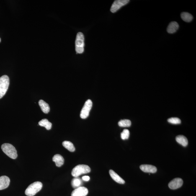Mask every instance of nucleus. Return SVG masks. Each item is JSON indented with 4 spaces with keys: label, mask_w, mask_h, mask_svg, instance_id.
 <instances>
[{
    "label": "nucleus",
    "mask_w": 196,
    "mask_h": 196,
    "mask_svg": "<svg viewBox=\"0 0 196 196\" xmlns=\"http://www.w3.org/2000/svg\"><path fill=\"white\" fill-rule=\"evenodd\" d=\"M82 179L83 180L86 181H88L89 180L90 177L89 176H83Z\"/></svg>",
    "instance_id": "nucleus-24"
},
{
    "label": "nucleus",
    "mask_w": 196,
    "mask_h": 196,
    "mask_svg": "<svg viewBox=\"0 0 196 196\" xmlns=\"http://www.w3.org/2000/svg\"><path fill=\"white\" fill-rule=\"evenodd\" d=\"M181 18L186 22H189L192 20L193 16L188 12H184L181 13Z\"/></svg>",
    "instance_id": "nucleus-18"
},
{
    "label": "nucleus",
    "mask_w": 196,
    "mask_h": 196,
    "mask_svg": "<svg viewBox=\"0 0 196 196\" xmlns=\"http://www.w3.org/2000/svg\"><path fill=\"white\" fill-rule=\"evenodd\" d=\"M141 170L145 173H154L157 171L156 167L149 165H143L140 166Z\"/></svg>",
    "instance_id": "nucleus-11"
},
{
    "label": "nucleus",
    "mask_w": 196,
    "mask_h": 196,
    "mask_svg": "<svg viewBox=\"0 0 196 196\" xmlns=\"http://www.w3.org/2000/svg\"><path fill=\"white\" fill-rule=\"evenodd\" d=\"M84 37L82 33H78L75 41V49L77 53H82L84 51Z\"/></svg>",
    "instance_id": "nucleus-4"
},
{
    "label": "nucleus",
    "mask_w": 196,
    "mask_h": 196,
    "mask_svg": "<svg viewBox=\"0 0 196 196\" xmlns=\"http://www.w3.org/2000/svg\"><path fill=\"white\" fill-rule=\"evenodd\" d=\"M10 180L9 177L6 176L0 177V190L6 189L9 187Z\"/></svg>",
    "instance_id": "nucleus-10"
},
{
    "label": "nucleus",
    "mask_w": 196,
    "mask_h": 196,
    "mask_svg": "<svg viewBox=\"0 0 196 196\" xmlns=\"http://www.w3.org/2000/svg\"><path fill=\"white\" fill-rule=\"evenodd\" d=\"M118 125L122 127H129L131 125V122L127 119L121 120L118 122Z\"/></svg>",
    "instance_id": "nucleus-21"
},
{
    "label": "nucleus",
    "mask_w": 196,
    "mask_h": 196,
    "mask_svg": "<svg viewBox=\"0 0 196 196\" xmlns=\"http://www.w3.org/2000/svg\"><path fill=\"white\" fill-rule=\"evenodd\" d=\"M1 149L6 154L12 159H15L17 157V151L12 145L10 143L3 144L1 145Z\"/></svg>",
    "instance_id": "nucleus-1"
},
{
    "label": "nucleus",
    "mask_w": 196,
    "mask_h": 196,
    "mask_svg": "<svg viewBox=\"0 0 196 196\" xmlns=\"http://www.w3.org/2000/svg\"><path fill=\"white\" fill-rule=\"evenodd\" d=\"M183 184V180L180 178L173 179L169 183V187L171 189H175L179 188Z\"/></svg>",
    "instance_id": "nucleus-9"
},
{
    "label": "nucleus",
    "mask_w": 196,
    "mask_h": 196,
    "mask_svg": "<svg viewBox=\"0 0 196 196\" xmlns=\"http://www.w3.org/2000/svg\"><path fill=\"white\" fill-rule=\"evenodd\" d=\"M130 132L128 130L125 129L121 133V138L122 140H125L128 139L129 137Z\"/></svg>",
    "instance_id": "nucleus-22"
},
{
    "label": "nucleus",
    "mask_w": 196,
    "mask_h": 196,
    "mask_svg": "<svg viewBox=\"0 0 196 196\" xmlns=\"http://www.w3.org/2000/svg\"><path fill=\"white\" fill-rule=\"evenodd\" d=\"M1 38H0V42H1Z\"/></svg>",
    "instance_id": "nucleus-25"
},
{
    "label": "nucleus",
    "mask_w": 196,
    "mask_h": 196,
    "mask_svg": "<svg viewBox=\"0 0 196 196\" xmlns=\"http://www.w3.org/2000/svg\"><path fill=\"white\" fill-rule=\"evenodd\" d=\"M176 140L178 143L184 147L187 146L188 144V141L187 138L184 135H178L176 137Z\"/></svg>",
    "instance_id": "nucleus-16"
},
{
    "label": "nucleus",
    "mask_w": 196,
    "mask_h": 196,
    "mask_svg": "<svg viewBox=\"0 0 196 196\" xmlns=\"http://www.w3.org/2000/svg\"><path fill=\"white\" fill-rule=\"evenodd\" d=\"M179 28L178 24L176 22H171L169 24L167 28V32L169 34H173L175 33Z\"/></svg>",
    "instance_id": "nucleus-14"
},
{
    "label": "nucleus",
    "mask_w": 196,
    "mask_h": 196,
    "mask_svg": "<svg viewBox=\"0 0 196 196\" xmlns=\"http://www.w3.org/2000/svg\"><path fill=\"white\" fill-rule=\"evenodd\" d=\"M88 193V189L84 187H78L72 192L71 196H86Z\"/></svg>",
    "instance_id": "nucleus-8"
},
{
    "label": "nucleus",
    "mask_w": 196,
    "mask_h": 196,
    "mask_svg": "<svg viewBox=\"0 0 196 196\" xmlns=\"http://www.w3.org/2000/svg\"><path fill=\"white\" fill-rule=\"evenodd\" d=\"M39 105L41 109L42 110L45 114L48 113L50 111V107L48 104L45 101L40 99L39 101Z\"/></svg>",
    "instance_id": "nucleus-15"
},
{
    "label": "nucleus",
    "mask_w": 196,
    "mask_h": 196,
    "mask_svg": "<svg viewBox=\"0 0 196 196\" xmlns=\"http://www.w3.org/2000/svg\"><path fill=\"white\" fill-rule=\"evenodd\" d=\"M91 171V168L87 165H79L73 168L72 171V175L77 177L82 174L89 173Z\"/></svg>",
    "instance_id": "nucleus-2"
},
{
    "label": "nucleus",
    "mask_w": 196,
    "mask_h": 196,
    "mask_svg": "<svg viewBox=\"0 0 196 196\" xmlns=\"http://www.w3.org/2000/svg\"><path fill=\"white\" fill-rule=\"evenodd\" d=\"M52 160L55 162L56 166L58 167L61 166L64 163V160L61 155L57 154L55 155L52 158Z\"/></svg>",
    "instance_id": "nucleus-13"
},
{
    "label": "nucleus",
    "mask_w": 196,
    "mask_h": 196,
    "mask_svg": "<svg viewBox=\"0 0 196 196\" xmlns=\"http://www.w3.org/2000/svg\"><path fill=\"white\" fill-rule=\"evenodd\" d=\"M9 84V78L7 75H3L0 78V99L6 94Z\"/></svg>",
    "instance_id": "nucleus-5"
},
{
    "label": "nucleus",
    "mask_w": 196,
    "mask_h": 196,
    "mask_svg": "<svg viewBox=\"0 0 196 196\" xmlns=\"http://www.w3.org/2000/svg\"><path fill=\"white\" fill-rule=\"evenodd\" d=\"M168 122L170 123L174 124H178L181 123L180 119L177 117H172L168 120Z\"/></svg>",
    "instance_id": "nucleus-23"
},
{
    "label": "nucleus",
    "mask_w": 196,
    "mask_h": 196,
    "mask_svg": "<svg viewBox=\"0 0 196 196\" xmlns=\"http://www.w3.org/2000/svg\"><path fill=\"white\" fill-rule=\"evenodd\" d=\"M82 184V181L79 178L75 177L71 181V185L73 188L76 189L80 187Z\"/></svg>",
    "instance_id": "nucleus-20"
},
{
    "label": "nucleus",
    "mask_w": 196,
    "mask_h": 196,
    "mask_svg": "<svg viewBox=\"0 0 196 196\" xmlns=\"http://www.w3.org/2000/svg\"><path fill=\"white\" fill-rule=\"evenodd\" d=\"M62 144L65 148H67L70 151L74 152L75 150V148L74 145L71 142L64 141L62 143Z\"/></svg>",
    "instance_id": "nucleus-19"
},
{
    "label": "nucleus",
    "mask_w": 196,
    "mask_h": 196,
    "mask_svg": "<svg viewBox=\"0 0 196 196\" xmlns=\"http://www.w3.org/2000/svg\"><path fill=\"white\" fill-rule=\"evenodd\" d=\"M42 184L40 182H36L31 184L25 191L26 195L28 196L35 195L42 189Z\"/></svg>",
    "instance_id": "nucleus-3"
},
{
    "label": "nucleus",
    "mask_w": 196,
    "mask_h": 196,
    "mask_svg": "<svg viewBox=\"0 0 196 196\" xmlns=\"http://www.w3.org/2000/svg\"><path fill=\"white\" fill-rule=\"evenodd\" d=\"M92 102L91 99H88L87 101H86L81 111L80 116L81 118H87L89 115V112L92 108Z\"/></svg>",
    "instance_id": "nucleus-6"
},
{
    "label": "nucleus",
    "mask_w": 196,
    "mask_h": 196,
    "mask_svg": "<svg viewBox=\"0 0 196 196\" xmlns=\"http://www.w3.org/2000/svg\"><path fill=\"white\" fill-rule=\"evenodd\" d=\"M39 125L40 126L45 127L47 130H50L51 129L52 124L47 119H42L39 122Z\"/></svg>",
    "instance_id": "nucleus-17"
},
{
    "label": "nucleus",
    "mask_w": 196,
    "mask_h": 196,
    "mask_svg": "<svg viewBox=\"0 0 196 196\" xmlns=\"http://www.w3.org/2000/svg\"><path fill=\"white\" fill-rule=\"evenodd\" d=\"M129 1V0H117L114 1L111 7V12L112 13L117 12L121 7L127 4Z\"/></svg>",
    "instance_id": "nucleus-7"
},
{
    "label": "nucleus",
    "mask_w": 196,
    "mask_h": 196,
    "mask_svg": "<svg viewBox=\"0 0 196 196\" xmlns=\"http://www.w3.org/2000/svg\"><path fill=\"white\" fill-rule=\"evenodd\" d=\"M109 173L111 177L116 182L120 184H125V181L120 176H118L116 173L114 172L113 170H109Z\"/></svg>",
    "instance_id": "nucleus-12"
}]
</instances>
